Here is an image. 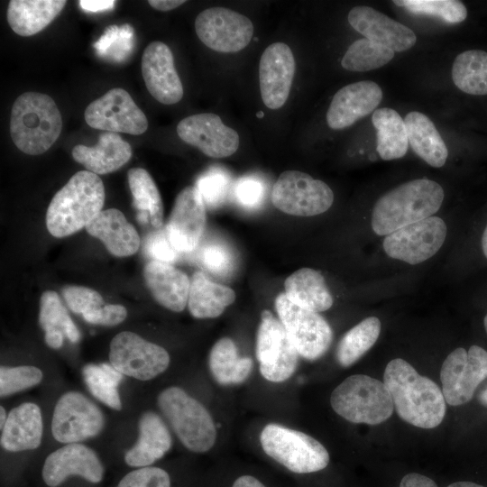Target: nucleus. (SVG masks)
<instances>
[{"instance_id":"1","label":"nucleus","mask_w":487,"mask_h":487,"mask_svg":"<svg viewBox=\"0 0 487 487\" xmlns=\"http://www.w3.org/2000/svg\"><path fill=\"white\" fill-rule=\"evenodd\" d=\"M383 382L402 420L426 429L442 423L446 403L442 390L434 381L420 375L407 361L396 358L389 362Z\"/></svg>"},{"instance_id":"2","label":"nucleus","mask_w":487,"mask_h":487,"mask_svg":"<svg viewBox=\"0 0 487 487\" xmlns=\"http://www.w3.org/2000/svg\"><path fill=\"white\" fill-rule=\"evenodd\" d=\"M444 196L442 187L428 179L403 183L376 201L372 213V230L378 235H388L432 216L440 208Z\"/></svg>"},{"instance_id":"3","label":"nucleus","mask_w":487,"mask_h":487,"mask_svg":"<svg viewBox=\"0 0 487 487\" xmlns=\"http://www.w3.org/2000/svg\"><path fill=\"white\" fill-rule=\"evenodd\" d=\"M105 188L101 179L88 170L75 173L52 198L46 213V226L54 237L71 235L102 211Z\"/></svg>"},{"instance_id":"4","label":"nucleus","mask_w":487,"mask_h":487,"mask_svg":"<svg viewBox=\"0 0 487 487\" xmlns=\"http://www.w3.org/2000/svg\"><path fill=\"white\" fill-rule=\"evenodd\" d=\"M62 129L60 112L54 100L39 92H25L14 101L10 134L15 146L29 155L48 151Z\"/></svg>"},{"instance_id":"5","label":"nucleus","mask_w":487,"mask_h":487,"mask_svg":"<svg viewBox=\"0 0 487 487\" xmlns=\"http://www.w3.org/2000/svg\"><path fill=\"white\" fill-rule=\"evenodd\" d=\"M158 406L182 445L194 453H206L216 444L217 432L209 411L183 389L162 391Z\"/></svg>"},{"instance_id":"6","label":"nucleus","mask_w":487,"mask_h":487,"mask_svg":"<svg viewBox=\"0 0 487 487\" xmlns=\"http://www.w3.org/2000/svg\"><path fill=\"white\" fill-rule=\"evenodd\" d=\"M334 411L354 424L378 425L393 413L391 396L384 384L364 374H354L344 380L331 393Z\"/></svg>"},{"instance_id":"7","label":"nucleus","mask_w":487,"mask_h":487,"mask_svg":"<svg viewBox=\"0 0 487 487\" xmlns=\"http://www.w3.org/2000/svg\"><path fill=\"white\" fill-rule=\"evenodd\" d=\"M260 443L268 456L293 473L321 471L330 461L329 453L316 438L280 424H267Z\"/></svg>"},{"instance_id":"8","label":"nucleus","mask_w":487,"mask_h":487,"mask_svg":"<svg viewBox=\"0 0 487 487\" xmlns=\"http://www.w3.org/2000/svg\"><path fill=\"white\" fill-rule=\"evenodd\" d=\"M334 193L324 181L299 170H286L275 181L271 202L283 213L313 216L328 210Z\"/></svg>"},{"instance_id":"9","label":"nucleus","mask_w":487,"mask_h":487,"mask_svg":"<svg viewBox=\"0 0 487 487\" xmlns=\"http://www.w3.org/2000/svg\"><path fill=\"white\" fill-rule=\"evenodd\" d=\"M256 358L262 376L271 382H283L295 372L299 353L282 323L264 309L256 336Z\"/></svg>"},{"instance_id":"10","label":"nucleus","mask_w":487,"mask_h":487,"mask_svg":"<svg viewBox=\"0 0 487 487\" xmlns=\"http://www.w3.org/2000/svg\"><path fill=\"white\" fill-rule=\"evenodd\" d=\"M275 309L300 356L315 361L326 353L333 331L322 316L295 305L285 293L277 296Z\"/></svg>"},{"instance_id":"11","label":"nucleus","mask_w":487,"mask_h":487,"mask_svg":"<svg viewBox=\"0 0 487 487\" xmlns=\"http://www.w3.org/2000/svg\"><path fill=\"white\" fill-rule=\"evenodd\" d=\"M487 378V351L473 345L458 347L444 361L440 380L445 400L451 406L469 402L478 385Z\"/></svg>"},{"instance_id":"12","label":"nucleus","mask_w":487,"mask_h":487,"mask_svg":"<svg viewBox=\"0 0 487 487\" xmlns=\"http://www.w3.org/2000/svg\"><path fill=\"white\" fill-rule=\"evenodd\" d=\"M109 360L123 375L141 381L153 379L170 364V355L163 347L130 331L121 332L112 339Z\"/></svg>"},{"instance_id":"13","label":"nucleus","mask_w":487,"mask_h":487,"mask_svg":"<svg viewBox=\"0 0 487 487\" xmlns=\"http://www.w3.org/2000/svg\"><path fill=\"white\" fill-rule=\"evenodd\" d=\"M446 225L438 216L412 223L385 236L386 254L409 264H418L434 256L446 236Z\"/></svg>"},{"instance_id":"14","label":"nucleus","mask_w":487,"mask_h":487,"mask_svg":"<svg viewBox=\"0 0 487 487\" xmlns=\"http://www.w3.org/2000/svg\"><path fill=\"white\" fill-rule=\"evenodd\" d=\"M195 30L199 40L218 52L244 49L253 34V24L245 15L225 7H211L198 14Z\"/></svg>"},{"instance_id":"15","label":"nucleus","mask_w":487,"mask_h":487,"mask_svg":"<svg viewBox=\"0 0 487 487\" xmlns=\"http://www.w3.org/2000/svg\"><path fill=\"white\" fill-rule=\"evenodd\" d=\"M104 425V415L94 402L78 391H69L55 405L51 433L57 441L72 444L96 436Z\"/></svg>"},{"instance_id":"16","label":"nucleus","mask_w":487,"mask_h":487,"mask_svg":"<svg viewBox=\"0 0 487 487\" xmlns=\"http://www.w3.org/2000/svg\"><path fill=\"white\" fill-rule=\"evenodd\" d=\"M87 124L95 129L111 133L142 134L148 128L144 113L129 93L123 88H112L86 108Z\"/></svg>"},{"instance_id":"17","label":"nucleus","mask_w":487,"mask_h":487,"mask_svg":"<svg viewBox=\"0 0 487 487\" xmlns=\"http://www.w3.org/2000/svg\"><path fill=\"white\" fill-rule=\"evenodd\" d=\"M179 137L212 158H225L238 149L240 138L236 131L225 125L213 113H201L182 119L177 125Z\"/></svg>"},{"instance_id":"18","label":"nucleus","mask_w":487,"mask_h":487,"mask_svg":"<svg viewBox=\"0 0 487 487\" xmlns=\"http://www.w3.org/2000/svg\"><path fill=\"white\" fill-rule=\"evenodd\" d=\"M206 205L196 186L183 188L177 196L165 232L178 252H191L198 245L206 225Z\"/></svg>"},{"instance_id":"19","label":"nucleus","mask_w":487,"mask_h":487,"mask_svg":"<svg viewBox=\"0 0 487 487\" xmlns=\"http://www.w3.org/2000/svg\"><path fill=\"white\" fill-rule=\"evenodd\" d=\"M295 74V60L290 48L283 42L269 45L259 64L260 91L262 102L270 109H279L287 101Z\"/></svg>"},{"instance_id":"20","label":"nucleus","mask_w":487,"mask_h":487,"mask_svg":"<svg viewBox=\"0 0 487 487\" xmlns=\"http://www.w3.org/2000/svg\"><path fill=\"white\" fill-rule=\"evenodd\" d=\"M142 74L149 93L160 103L173 105L181 100L184 90L168 45L155 41L144 50Z\"/></svg>"},{"instance_id":"21","label":"nucleus","mask_w":487,"mask_h":487,"mask_svg":"<svg viewBox=\"0 0 487 487\" xmlns=\"http://www.w3.org/2000/svg\"><path fill=\"white\" fill-rule=\"evenodd\" d=\"M41 475L44 482L50 487L59 486L71 475H78L87 482L97 483L103 479L104 466L91 448L72 443L47 456Z\"/></svg>"},{"instance_id":"22","label":"nucleus","mask_w":487,"mask_h":487,"mask_svg":"<svg viewBox=\"0 0 487 487\" xmlns=\"http://www.w3.org/2000/svg\"><path fill=\"white\" fill-rule=\"evenodd\" d=\"M382 99L380 86L371 80L351 83L334 96L326 113L328 126L341 130L371 114Z\"/></svg>"},{"instance_id":"23","label":"nucleus","mask_w":487,"mask_h":487,"mask_svg":"<svg viewBox=\"0 0 487 487\" xmlns=\"http://www.w3.org/2000/svg\"><path fill=\"white\" fill-rule=\"evenodd\" d=\"M347 19L350 25L366 39L394 52L407 51L417 41L411 29L370 6L354 7L349 12Z\"/></svg>"},{"instance_id":"24","label":"nucleus","mask_w":487,"mask_h":487,"mask_svg":"<svg viewBox=\"0 0 487 487\" xmlns=\"http://www.w3.org/2000/svg\"><path fill=\"white\" fill-rule=\"evenodd\" d=\"M144 280L154 299L162 307L181 312L188 299L190 280L170 263L151 261L143 269Z\"/></svg>"},{"instance_id":"25","label":"nucleus","mask_w":487,"mask_h":487,"mask_svg":"<svg viewBox=\"0 0 487 487\" xmlns=\"http://www.w3.org/2000/svg\"><path fill=\"white\" fill-rule=\"evenodd\" d=\"M86 230L116 257L133 255L140 247L141 240L135 227L116 208L102 210L86 226Z\"/></svg>"},{"instance_id":"26","label":"nucleus","mask_w":487,"mask_h":487,"mask_svg":"<svg viewBox=\"0 0 487 487\" xmlns=\"http://www.w3.org/2000/svg\"><path fill=\"white\" fill-rule=\"evenodd\" d=\"M131 156V145L118 133L111 132L101 133L94 146L78 144L72 150L73 159L96 175L117 170Z\"/></svg>"},{"instance_id":"27","label":"nucleus","mask_w":487,"mask_h":487,"mask_svg":"<svg viewBox=\"0 0 487 487\" xmlns=\"http://www.w3.org/2000/svg\"><path fill=\"white\" fill-rule=\"evenodd\" d=\"M171 445V436L165 422L158 414L147 411L139 420V438L125 453L124 461L132 467L151 466L170 449Z\"/></svg>"},{"instance_id":"28","label":"nucleus","mask_w":487,"mask_h":487,"mask_svg":"<svg viewBox=\"0 0 487 487\" xmlns=\"http://www.w3.org/2000/svg\"><path fill=\"white\" fill-rule=\"evenodd\" d=\"M42 418L40 408L32 402L14 408L2 428L1 446L7 451L37 448L41 442Z\"/></svg>"},{"instance_id":"29","label":"nucleus","mask_w":487,"mask_h":487,"mask_svg":"<svg viewBox=\"0 0 487 487\" xmlns=\"http://www.w3.org/2000/svg\"><path fill=\"white\" fill-rule=\"evenodd\" d=\"M66 4L64 0H12L7 8V21L18 35L32 36L47 27Z\"/></svg>"},{"instance_id":"30","label":"nucleus","mask_w":487,"mask_h":487,"mask_svg":"<svg viewBox=\"0 0 487 487\" xmlns=\"http://www.w3.org/2000/svg\"><path fill=\"white\" fill-rule=\"evenodd\" d=\"M285 295L295 305L314 312L329 309L333 298L322 274L302 268L290 274L284 282Z\"/></svg>"},{"instance_id":"31","label":"nucleus","mask_w":487,"mask_h":487,"mask_svg":"<svg viewBox=\"0 0 487 487\" xmlns=\"http://www.w3.org/2000/svg\"><path fill=\"white\" fill-rule=\"evenodd\" d=\"M409 143L413 151L427 164L442 167L448 151L434 123L424 114L412 111L404 118Z\"/></svg>"},{"instance_id":"32","label":"nucleus","mask_w":487,"mask_h":487,"mask_svg":"<svg viewBox=\"0 0 487 487\" xmlns=\"http://www.w3.org/2000/svg\"><path fill=\"white\" fill-rule=\"evenodd\" d=\"M235 300L234 291L210 280L203 272L197 271L190 280L188 306L196 318H215Z\"/></svg>"},{"instance_id":"33","label":"nucleus","mask_w":487,"mask_h":487,"mask_svg":"<svg viewBox=\"0 0 487 487\" xmlns=\"http://www.w3.org/2000/svg\"><path fill=\"white\" fill-rule=\"evenodd\" d=\"M208 365L212 377L222 386L238 385L252 373L251 357L241 356L235 343L229 337L220 338L211 348Z\"/></svg>"},{"instance_id":"34","label":"nucleus","mask_w":487,"mask_h":487,"mask_svg":"<svg viewBox=\"0 0 487 487\" xmlns=\"http://www.w3.org/2000/svg\"><path fill=\"white\" fill-rule=\"evenodd\" d=\"M137 219L142 224L161 228L163 224V205L159 189L151 175L142 168H133L127 173Z\"/></svg>"},{"instance_id":"35","label":"nucleus","mask_w":487,"mask_h":487,"mask_svg":"<svg viewBox=\"0 0 487 487\" xmlns=\"http://www.w3.org/2000/svg\"><path fill=\"white\" fill-rule=\"evenodd\" d=\"M372 122L377 130V152L384 161L403 157L409 147L404 119L391 108L383 107L373 112Z\"/></svg>"},{"instance_id":"36","label":"nucleus","mask_w":487,"mask_h":487,"mask_svg":"<svg viewBox=\"0 0 487 487\" xmlns=\"http://www.w3.org/2000/svg\"><path fill=\"white\" fill-rule=\"evenodd\" d=\"M452 79L465 94L487 96V51L475 49L459 53L453 63Z\"/></svg>"},{"instance_id":"37","label":"nucleus","mask_w":487,"mask_h":487,"mask_svg":"<svg viewBox=\"0 0 487 487\" xmlns=\"http://www.w3.org/2000/svg\"><path fill=\"white\" fill-rule=\"evenodd\" d=\"M381 327L378 317H369L348 330L336 347L337 363L347 368L360 360L377 341Z\"/></svg>"},{"instance_id":"38","label":"nucleus","mask_w":487,"mask_h":487,"mask_svg":"<svg viewBox=\"0 0 487 487\" xmlns=\"http://www.w3.org/2000/svg\"><path fill=\"white\" fill-rule=\"evenodd\" d=\"M82 374L93 396L109 408L115 410L122 409L117 387L123 380V374L111 363L86 364Z\"/></svg>"},{"instance_id":"39","label":"nucleus","mask_w":487,"mask_h":487,"mask_svg":"<svg viewBox=\"0 0 487 487\" xmlns=\"http://www.w3.org/2000/svg\"><path fill=\"white\" fill-rule=\"evenodd\" d=\"M394 53L392 50L372 41L360 39L349 46L341 65L350 71H368L389 63L393 59Z\"/></svg>"},{"instance_id":"40","label":"nucleus","mask_w":487,"mask_h":487,"mask_svg":"<svg viewBox=\"0 0 487 487\" xmlns=\"http://www.w3.org/2000/svg\"><path fill=\"white\" fill-rule=\"evenodd\" d=\"M39 323L46 331L60 330L72 342L80 339V333L60 301L57 292L44 291L40 300Z\"/></svg>"},{"instance_id":"41","label":"nucleus","mask_w":487,"mask_h":487,"mask_svg":"<svg viewBox=\"0 0 487 487\" xmlns=\"http://www.w3.org/2000/svg\"><path fill=\"white\" fill-rule=\"evenodd\" d=\"M393 3L411 13L434 15L450 23H462L468 15L466 6L456 0H397Z\"/></svg>"},{"instance_id":"42","label":"nucleus","mask_w":487,"mask_h":487,"mask_svg":"<svg viewBox=\"0 0 487 487\" xmlns=\"http://www.w3.org/2000/svg\"><path fill=\"white\" fill-rule=\"evenodd\" d=\"M42 380V372L35 366L0 368V395L5 397L33 387Z\"/></svg>"},{"instance_id":"43","label":"nucleus","mask_w":487,"mask_h":487,"mask_svg":"<svg viewBox=\"0 0 487 487\" xmlns=\"http://www.w3.org/2000/svg\"><path fill=\"white\" fill-rule=\"evenodd\" d=\"M229 186V177L220 170L206 172L198 178L196 184L205 205L209 207H218L224 202Z\"/></svg>"},{"instance_id":"44","label":"nucleus","mask_w":487,"mask_h":487,"mask_svg":"<svg viewBox=\"0 0 487 487\" xmlns=\"http://www.w3.org/2000/svg\"><path fill=\"white\" fill-rule=\"evenodd\" d=\"M133 29L129 24L121 27L112 25L95 42L94 48L99 55H105L113 44H116L114 53L115 60H121L133 48Z\"/></svg>"},{"instance_id":"45","label":"nucleus","mask_w":487,"mask_h":487,"mask_svg":"<svg viewBox=\"0 0 487 487\" xmlns=\"http://www.w3.org/2000/svg\"><path fill=\"white\" fill-rule=\"evenodd\" d=\"M170 474L162 468L147 466L131 471L116 487H170Z\"/></svg>"},{"instance_id":"46","label":"nucleus","mask_w":487,"mask_h":487,"mask_svg":"<svg viewBox=\"0 0 487 487\" xmlns=\"http://www.w3.org/2000/svg\"><path fill=\"white\" fill-rule=\"evenodd\" d=\"M200 261L207 271L218 276H227L234 266L231 251L218 243L206 245L200 253Z\"/></svg>"},{"instance_id":"47","label":"nucleus","mask_w":487,"mask_h":487,"mask_svg":"<svg viewBox=\"0 0 487 487\" xmlns=\"http://www.w3.org/2000/svg\"><path fill=\"white\" fill-rule=\"evenodd\" d=\"M62 295L69 309L84 315L103 305L102 296L96 290L81 286H67L62 289Z\"/></svg>"},{"instance_id":"48","label":"nucleus","mask_w":487,"mask_h":487,"mask_svg":"<svg viewBox=\"0 0 487 487\" xmlns=\"http://www.w3.org/2000/svg\"><path fill=\"white\" fill-rule=\"evenodd\" d=\"M145 251L153 261L167 263L175 262L179 253L169 241L165 230L158 231L149 236Z\"/></svg>"},{"instance_id":"49","label":"nucleus","mask_w":487,"mask_h":487,"mask_svg":"<svg viewBox=\"0 0 487 487\" xmlns=\"http://www.w3.org/2000/svg\"><path fill=\"white\" fill-rule=\"evenodd\" d=\"M91 324L113 326L122 323L127 317L126 308L118 304H108L82 315Z\"/></svg>"},{"instance_id":"50","label":"nucleus","mask_w":487,"mask_h":487,"mask_svg":"<svg viewBox=\"0 0 487 487\" xmlns=\"http://www.w3.org/2000/svg\"><path fill=\"white\" fill-rule=\"evenodd\" d=\"M237 201L246 207H257L264 196L263 185L255 178L241 179L234 188Z\"/></svg>"},{"instance_id":"51","label":"nucleus","mask_w":487,"mask_h":487,"mask_svg":"<svg viewBox=\"0 0 487 487\" xmlns=\"http://www.w3.org/2000/svg\"><path fill=\"white\" fill-rule=\"evenodd\" d=\"M400 487H438L431 478L418 473H409L403 476Z\"/></svg>"},{"instance_id":"52","label":"nucleus","mask_w":487,"mask_h":487,"mask_svg":"<svg viewBox=\"0 0 487 487\" xmlns=\"http://www.w3.org/2000/svg\"><path fill=\"white\" fill-rule=\"evenodd\" d=\"M80 7L86 12H104L114 8V0H81L78 2Z\"/></svg>"},{"instance_id":"53","label":"nucleus","mask_w":487,"mask_h":487,"mask_svg":"<svg viewBox=\"0 0 487 487\" xmlns=\"http://www.w3.org/2000/svg\"><path fill=\"white\" fill-rule=\"evenodd\" d=\"M231 487H267L261 480L251 474L237 477Z\"/></svg>"},{"instance_id":"54","label":"nucleus","mask_w":487,"mask_h":487,"mask_svg":"<svg viewBox=\"0 0 487 487\" xmlns=\"http://www.w3.org/2000/svg\"><path fill=\"white\" fill-rule=\"evenodd\" d=\"M186 3L184 0H150L148 4L159 11H170Z\"/></svg>"},{"instance_id":"55","label":"nucleus","mask_w":487,"mask_h":487,"mask_svg":"<svg viewBox=\"0 0 487 487\" xmlns=\"http://www.w3.org/2000/svg\"><path fill=\"white\" fill-rule=\"evenodd\" d=\"M64 334L60 330H50L45 332V342L53 349L61 347L63 344Z\"/></svg>"},{"instance_id":"56","label":"nucleus","mask_w":487,"mask_h":487,"mask_svg":"<svg viewBox=\"0 0 487 487\" xmlns=\"http://www.w3.org/2000/svg\"><path fill=\"white\" fill-rule=\"evenodd\" d=\"M446 487H485V486L473 482L460 481V482H455L453 483H450Z\"/></svg>"},{"instance_id":"57","label":"nucleus","mask_w":487,"mask_h":487,"mask_svg":"<svg viewBox=\"0 0 487 487\" xmlns=\"http://www.w3.org/2000/svg\"><path fill=\"white\" fill-rule=\"evenodd\" d=\"M481 246H482V254L487 259V224L482 234Z\"/></svg>"},{"instance_id":"58","label":"nucleus","mask_w":487,"mask_h":487,"mask_svg":"<svg viewBox=\"0 0 487 487\" xmlns=\"http://www.w3.org/2000/svg\"><path fill=\"white\" fill-rule=\"evenodd\" d=\"M0 414H1V416H0V427H1V428H3L4 426H5V423L6 421V418H7L5 409H4L3 406H1V408H0Z\"/></svg>"},{"instance_id":"59","label":"nucleus","mask_w":487,"mask_h":487,"mask_svg":"<svg viewBox=\"0 0 487 487\" xmlns=\"http://www.w3.org/2000/svg\"><path fill=\"white\" fill-rule=\"evenodd\" d=\"M483 326H484V329L486 331V334H487V313L483 318Z\"/></svg>"}]
</instances>
